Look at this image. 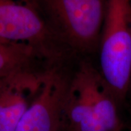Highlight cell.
Listing matches in <instances>:
<instances>
[{
  "label": "cell",
  "instance_id": "obj_1",
  "mask_svg": "<svg viewBox=\"0 0 131 131\" xmlns=\"http://www.w3.org/2000/svg\"><path fill=\"white\" fill-rule=\"evenodd\" d=\"M117 99L100 70L80 61L70 77L62 128L65 131H122Z\"/></svg>",
  "mask_w": 131,
  "mask_h": 131
},
{
  "label": "cell",
  "instance_id": "obj_2",
  "mask_svg": "<svg viewBox=\"0 0 131 131\" xmlns=\"http://www.w3.org/2000/svg\"><path fill=\"white\" fill-rule=\"evenodd\" d=\"M47 23L69 51L88 53L99 46L107 0H38Z\"/></svg>",
  "mask_w": 131,
  "mask_h": 131
},
{
  "label": "cell",
  "instance_id": "obj_3",
  "mask_svg": "<svg viewBox=\"0 0 131 131\" xmlns=\"http://www.w3.org/2000/svg\"><path fill=\"white\" fill-rule=\"evenodd\" d=\"M99 47L100 71L121 103L131 80V0H107Z\"/></svg>",
  "mask_w": 131,
  "mask_h": 131
},
{
  "label": "cell",
  "instance_id": "obj_4",
  "mask_svg": "<svg viewBox=\"0 0 131 131\" xmlns=\"http://www.w3.org/2000/svg\"><path fill=\"white\" fill-rule=\"evenodd\" d=\"M0 40L28 45L53 64L69 52L52 31L38 0H0Z\"/></svg>",
  "mask_w": 131,
  "mask_h": 131
},
{
  "label": "cell",
  "instance_id": "obj_5",
  "mask_svg": "<svg viewBox=\"0 0 131 131\" xmlns=\"http://www.w3.org/2000/svg\"><path fill=\"white\" fill-rule=\"evenodd\" d=\"M69 80L56 66L46 69L42 88L15 131L61 130Z\"/></svg>",
  "mask_w": 131,
  "mask_h": 131
},
{
  "label": "cell",
  "instance_id": "obj_6",
  "mask_svg": "<svg viewBox=\"0 0 131 131\" xmlns=\"http://www.w3.org/2000/svg\"><path fill=\"white\" fill-rule=\"evenodd\" d=\"M45 70L20 71L0 80V131L16 130L42 88Z\"/></svg>",
  "mask_w": 131,
  "mask_h": 131
},
{
  "label": "cell",
  "instance_id": "obj_7",
  "mask_svg": "<svg viewBox=\"0 0 131 131\" xmlns=\"http://www.w3.org/2000/svg\"><path fill=\"white\" fill-rule=\"evenodd\" d=\"M41 58L32 47L0 40V79L20 71L33 69L32 63Z\"/></svg>",
  "mask_w": 131,
  "mask_h": 131
},
{
  "label": "cell",
  "instance_id": "obj_8",
  "mask_svg": "<svg viewBox=\"0 0 131 131\" xmlns=\"http://www.w3.org/2000/svg\"><path fill=\"white\" fill-rule=\"evenodd\" d=\"M60 131H65L64 130H63V128H62V127H61V130Z\"/></svg>",
  "mask_w": 131,
  "mask_h": 131
},
{
  "label": "cell",
  "instance_id": "obj_9",
  "mask_svg": "<svg viewBox=\"0 0 131 131\" xmlns=\"http://www.w3.org/2000/svg\"><path fill=\"white\" fill-rule=\"evenodd\" d=\"M2 79H3V78H2ZM2 79H0V80H2Z\"/></svg>",
  "mask_w": 131,
  "mask_h": 131
}]
</instances>
